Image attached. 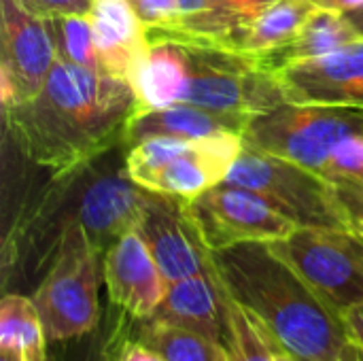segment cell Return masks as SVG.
I'll return each instance as SVG.
<instances>
[{
  "label": "cell",
  "instance_id": "d590c367",
  "mask_svg": "<svg viewBox=\"0 0 363 361\" xmlns=\"http://www.w3.org/2000/svg\"><path fill=\"white\" fill-rule=\"evenodd\" d=\"M45 361H60V357H57V355H49Z\"/></svg>",
  "mask_w": 363,
  "mask_h": 361
},
{
  "label": "cell",
  "instance_id": "5b68a950",
  "mask_svg": "<svg viewBox=\"0 0 363 361\" xmlns=\"http://www.w3.org/2000/svg\"><path fill=\"white\" fill-rule=\"evenodd\" d=\"M223 183L257 194L298 228H351V209L336 183L317 170L247 143Z\"/></svg>",
  "mask_w": 363,
  "mask_h": 361
},
{
  "label": "cell",
  "instance_id": "cb8c5ba5",
  "mask_svg": "<svg viewBox=\"0 0 363 361\" xmlns=\"http://www.w3.org/2000/svg\"><path fill=\"white\" fill-rule=\"evenodd\" d=\"M277 343L266 328L232 298L230 317V361H274Z\"/></svg>",
  "mask_w": 363,
  "mask_h": 361
},
{
  "label": "cell",
  "instance_id": "d6a6232c",
  "mask_svg": "<svg viewBox=\"0 0 363 361\" xmlns=\"http://www.w3.org/2000/svg\"><path fill=\"white\" fill-rule=\"evenodd\" d=\"M347 17L353 21V26L359 30L363 34V9H359V11H351V13H347Z\"/></svg>",
  "mask_w": 363,
  "mask_h": 361
},
{
  "label": "cell",
  "instance_id": "7402d4cb",
  "mask_svg": "<svg viewBox=\"0 0 363 361\" xmlns=\"http://www.w3.org/2000/svg\"><path fill=\"white\" fill-rule=\"evenodd\" d=\"M134 338L166 361H230V353L221 343L157 319L136 321Z\"/></svg>",
  "mask_w": 363,
  "mask_h": 361
},
{
  "label": "cell",
  "instance_id": "9c48e42d",
  "mask_svg": "<svg viewBox=\"0 0 363 361\" xmlns=\"http://www.w3.org/2000/svg\"><path fill=\"white\" fill-rule=\"evenodd\" d=\"M270 247L338 313L363 302V238L351 228L300 226Z\"/></svg>",
  "mask_w": 363,
  "mask_h": 361
},
{
  "label": "cell",
  "instance_id": "4dcf8cb0",
  "mask_svg": "<svg viewBox=\"0 0 363 361\" xmlns=\"http://www.w3.org/2000/svg\"><path fill=\"white\" fill-rule=\"evenodd\" d=\"M317 4L325 6V9L340 11V13H351V11L363 9V0H317Z\"/></svg>",
  "mask_w": 363,
  "mask_h": 361
},
{
  "label": "cell",
  "instance_id": "ac0fdd59",
  "mask_svg": "<svg viewBox=\"0 0 363 361\" xmlns=\"http://www.w3.org/2000/svg\"><path fill=\"white\" fill-rule=\"evenodd\" d=\"M247 126L249 121L242 117L219 115V113H213V111H206L187 102H179L166 109L134 113L123 134V147L130 149L132 145L145 138H153V136L198 140V138H206L219 132L242 134Z\"/></svg>",
  "mask_w": 363,
  "mask_h": 361
},
{
  "label": "cell",
  "instance_id": "8fae6325",
  "mask_svg": "<svg viewBox=\"0 0 363 361\" xmlns=\"http://www.w3.org/2000/svg\"><path fill=\"white\" fill-rule=\"evenodd\" d=\"M168 283L213 272V251L204 243L187 200L149 191L136 223Z\"/></svg>",
  "mask_w": 363,
  "mask_h": 361
},
{
  "label": "cell",
  "instance_id": "836d02e7",
  "mask_svg": "<svg viewBox=\"0 0 363 361\" xmlns=\"http://www.w3.org/2000/svg\"><path fill=\"white\" fill-rule=\"evenodd\" d=\"M0 357H2L0 361H28L26 355L19 351H0Z\"/></svg>",
  "mask_w": 363,
  "mask_h": 361
},
{
  "label": "cell",
  "instance_id": "4fadbf2b",
  "mask_svg": "<svg viewBox=\"0 0 363 361\" xmlns=\"http://www.w3.org/2000/svg\"><path fill=\"white\" fill-rule=\"evenodd\" d=\"M287 102L363 109V38L330 55L272 70Z\"/></svg>",
  "mask_w": 363,
  "mask_h": 361
},
{
  "label": "cell",
  "instance_id": "52a82bcc",
  "mask_svg": "<svg viewBox=\"0 0 363 361\" xmlns=\"http://www.w3.org/2000/svg\"><path fill=\"white\" fill-rule=\"evenodd\" d=\"M185 47L189 85L183 102L247 121L287 102L281 83L259 55L219 47Z\"/></svg>",
  "mask_w": 363,
  "mask_h": 361
},
{
  "label": "cell",
  "instance_id": "7c38bea8",
  "mask_svg": "<svg viewBox=\"0 0 363 361\" xmlns=\"http://www.w3.org/2000/svg\"><path fill=\"white\" fill-rule=\"evenodd\" d=\"M55 60L57 47L49 21L21 0H0V70L11 77L17 104L40 91Z\"/></svg>",
  "mask_w": 363,
  "mask_h": 361
},
{
  "label": "cell",
  "instance_id": "ba28073f",
  "mask_svg": "<svg viewBox=\"0 0 363 361\" xmlns=\"http://www.w3.org/2000/svg\"><path fill=\"white\" fill-rule=\"evenodd\" d=\"M363 134V109L285 102L249 121L242 132L247 145L323 172L334 147Z\"/></svg>",
  "mask_w": 363,
  "mask_h": 361
},
{
  "label": "cell",
  "instance_id": "44dd1931",
  "mask_svg": "<svg viewBox=\"0 0 363 361\" xmlns=\"http://www.w3.org/2000/svg\"><path fill=\"white\" fill-rule=\"evenodd\" d=\"M49 338L32 296L4 291L0 302V351H19L28 361L49 357Z\"/></svg>",
  "mask_w": 363,
  "mask_h": 361
},
{
  "label": "cell",
  "instance_id": "7a4b0ae2",
  "mask_svg": "<svg viewBox=\"0 0 363 361\" xmlns=\"http://www.w3.org/2000/svg\"><path fill=\"white\" fill-rule=\"evenodd\" d=\"M134 113L130 81L57 55L40 91L2 111V117L23 157L60 179L123 145Z\"/></svg>",
  "mask_w": 363,
  "mask_h": 361
},
{
  "label": "cell",
  "instance_id": "d6986e66",
  "mask_svg": "<svg viewBox=\"0 0 363 361\" xmlns=\"http://www.w3.org/2000/svg\"><path fill=\"white\" fill-rule=\"evenodd\" d=\"M363 34L353 26V21L347 17V13L317 6L313 15L306 19L298 36L287 43L285 47L262 55V62L274 70L279 66L291 64V62H304L330 55L347 45H353L362 40Z\"/></svg>",
  "mask_w": 363,
  "mask_h": 361
},
{
  "label": "cell",
  "instance_id": "83f0119b",
  "mask_svg": "<svg viewBox=\"0 0 363 361\" xmlns=\"http://www.w3.org/2000/svg\"><path fill=\"white\" fill-rule=\"evenodd\" d=\"M30 11L45 19H55L64 15H89L94 0H21Z\"/></svg>",
  "mask_w": 363,
  "mask_h": 361
},
{
  "label": "cell",
  "instance_id": "6da1fadb",
  "mask_svg": "<svg viewBox=\"0 0 363 361\" xmlns=\"http://www.w3.org/2000/svg\"><path fill=\"white\" fill-rule=\"evenodd\" d=\"M125 151L119 145L55 179L60 187L13 221L2 245L4 291L26 294L32 279L40 281L70 230H81L104 255L117 238L136 228L149 189L128 174Z\"/></svg>",
  "mask_w": 363,
  "mask_h": 361
},
{
  "label": "cell",
  "instance_id": "603a6c76",
  "mask_svg": "<svg viewBox=\"0 0 363 361\" xmlns=\"http://www.w3.org/2000/svg\"><path fill=\"white\" fill-rule=\"evenodd\" d=\"M134 323L136 319L108 302L100 323L89 334L70 343H60L66 345V349L57 357L60 361H119L123 345L134 334Z\"/></svg>",
  "mask_w": 363,
  "mask_h": 361
},
{
  "label": "cell",
  "instance_id": "4316f807",
  "mask_svg": "<svg viewBox=\"0 0 363 361\" xmlns=\"http://www.w3.org/2000/svg\"><path fill=\"white\" fill-rule=\"evenodd\" d=\"M132 4L147 28L170 26L179 13V0H132Z\"/></svg>",
  "mask_w": 363,
  "mask_h": 361
},
{
  "label": "cell",
  "instance_id": "9a60e30c",
  "mask_svg": "<svg viewBox=\"0 0 363 361\" xmlns=\"http://www.w3.org/2000/svg\"><path fill=\"white\" fill-rule=\"evenodd\" d=\"M230 317L232 296L215 268L213 272L168 283L166 296L151 319L198 332L228 349Z\"/></svg>",
  "mask_w": 363,
  "mask_h": 361
},
{
  "label": "cell",
  "instance_id": "30bf717a",
  "mask_svg": "<svg viewBox=\"0 0 363 361\" xmlns=\"http://www.w3.org/2000/svg\"><path fill=\"white\" fill-rule=\"evenodd\" d=\"M187 206L211 251L242 243H277L298 228L257 194L230 183L187 200Z\"/></svg>",
  "mask_w": 363,
  "mask_h": 361
},
{
  "label": "cell",
  "instance_id": "ffe728a7",
  "mask_svg": "<svg viewBox=\"0 0 363 361\" xmlns=\"http://www.w3.org/2000/svg\"><path fill=\"white\" fill-rule=\"evenodd\" d=\"M319 4L315 0H270L242 26L236 51L268 55L291 43Z\"/></svg>",
  "mask_w": 363,
  "mask_h": 361
},
{
  "label": "cell",
  "instance_id": "e0dca14e",
  "mask_svg": "<svg viewBox=\"0 0 363 361\" xmlns=\"http://www.w3.org/2000/svg\"><path fill=\"white\" fill-rule=\"evenodd\" d=\"M130 85L136 96V113L183 102L189 85L187 47L174 40L149 43L130 77Z\"/></svg>",
  "mask_w": 363,
  "mask_h": 361
},
{
  "label": "cell",
  "instance_id": "277c9868",
  "mask_svg": "<svg viewBox=\"0 0 363 361\" xmlns=\"http://www.w3.org/2000/svg\"><path fill=\"white\" fill-rule=\"evenodd\" d=\"M242 147L238 132L198 140L153 136L125 151V168L132 181L149 191L194 200L228 179Z\"/></svg>",
  "mask_w": 363,
  "mask_h": 361
},
{
  "label": "cell",
  "instance_id": "74e56055",
  "mask_svg": "<svg viewBox=\"0 0 363 361\" xmlns=\"http://www.w3.org/2000/svg\"><path fill=\"white\" fill-rule=\"evenodd\" d=\"M362 361H363V360H362Z\"/></svg>",
  "mask_w": 363,
  "mask_h": 361
},
{
  "label": "cell",
  "instance_id": "8992f818",
  "mask_svg": "<svg viewBox=\"0 0 363 361\" xmlns=\"http://www.w3.org/2000/svg\"><path fill=\"white\" fill-rule=\"evenodd\" d=\"M102 253L81 230H70L32 289L49 343H70L89 334L102 319Z\"/></svg>",
  "mask_w": 363,
  "mask_h": 361
},
{
  "label": "cell",
  "instance_id": "484cf974",
  "mask_svg": "<svg viewBox=\"0 0 363 361\" xmlns=\"http://www.w3.org/2000/svg\"><path fill=\"white\" fill-rule=\"evenodd\" d=\"M321 174L336 183L340 189L363 194V134H351L342 138L334 147Z\"/></svg>",
  "mask_w": 363,
  "mask_h": 361
},
{
  "label": "cell",
  "instance_id": "8d00e7d4",
  "mask_svg": "<svg viewBox=\"0 0 363 361\" xmlns=\"http://www.w3.org/2000/svg\"><path fill=\"white\" fill-rule=\"evenodd\" d=\"M264 2H270V0H264ZM315 2H317V0H315Z\"/></svg>",
  "mask_w": 363,
  "mask_h": 361
},
{
  "label": "cell",
  "instance_id": "1f68e13d",
  "mask_svg": "<svg viewBox=\"0 0 363 361\" xmlns=\"http://www.w3.org/2000/svg\"><path fill=\"white\" fill-rule=\"evenodd\" d=\"M347 202H349V209H351V230L363 238V198L359 200V204L353 202V200H347Z\"/></svg>",
  "mask_w": 363,
  "mask_h": 361
},
{
  "label": "cell",
  "instance_id": "e575fe53",
  "mask_svg": "<svg viewBox=\"0 0 363 361\" xmlns=\"http://www.w3.org/2000/svg\"><path fill=\"white\" fill-rule=\"evenodd\" d=\"M274 361H304V360H300V357H296V355H291V353H287V351H283V349H279V347H277V351H274Z\"/></svg>",
  "mask_w": 363,
  "mask_h": 361
},
{
  "label": "cell",
  "instance_id": "5bb4252c",
  "mask_svg": "<svg viewBox=\"0 0 363 361\" xmlns=\"http://www.w3.org/2000/svg\"><path fill=\"white\" fill-rule=\"evenodd\" d=\"M102 277L108 302L136 321L151 319L168 289L166 277L136 228L106 249Z\"/></svg>",
  "mask_w": 363,
  "mask_h": 361
},
{
  "label": "cell",
  "instance_id": "f546056e",
  "mask_svg": "<svg viewBox=\"0 0 363 361\" xmlns=\"http://www.w3.org/2000/svg\"><path fill=\"white\" fill-rule=\"evenodd\" d=\"M342 319H345V323L349 328V334L353 336L355 345L363 351V302L349 306L342 313Z\"/></svg>",
  "mask_w": 363,
  "mask_h": 361
},
{
  "label": "cell",
  "instance_id": "d4e9b609",
  "mask_svg": "<svg viewBox=\"0 0 363 361\" xmlns=\"http://www.w3.org/2000/svg\"><path fill=\"white\" fill-rule=\"evenodd\" d=\"M47 21L51 26V34L60 57L91 70H100L89 15H64Z\"/></svg>",
  "mask_w": 363,
  "mask_h": 361
},
{
  "label": "cell",
  "instance_id": "f1b7e54d",
  "mask_svg": "<svg viewBox=\"0 0 363 361\" xmlns=\"http://www.w3.org/2000/svg\"><path fill=\"white\" fill-rule=\"evenodd\" d=\"M119 361H166L160 353H155L153 349H149L147 345H143L140 340L134 338V334L130 336V340L123 345V351L119 355Z\"/></svg>",
  "mask_w": 363,
  "mask_h": 361
},
{
  "label": "cell",
  "instance_id": "2e32d148",
  "mask_svg": "<svg viewBox=\"0 0 363 361\" xmlns=\"http://www.w3.org/2000/svg\"><path fill=\"white\" fill-rule=\"evenodd\" d=\"M100 70L130 81L149 47L147 26L132 0H94L89 13Z\"/></svg>",
  "mask_w": 363,
  "mask_h": 361
},
{
  "label": "cell",
  "instance_id": "3957f363",
  "mask_svg": "<svg viewBox=\"0 0 363 361\" xmlns=\"http://www.w3.org/2000/svg\"><path fill=\"white\" fill-rule=\"evenodd\" d=\"M228 294L249 311L279 349L304 361H362L342 313L332 309L272 247L242 243L213 251Z\"/></svg>",
  "mask_w": 363,
  "mask_h": 361
}]
</instances>
